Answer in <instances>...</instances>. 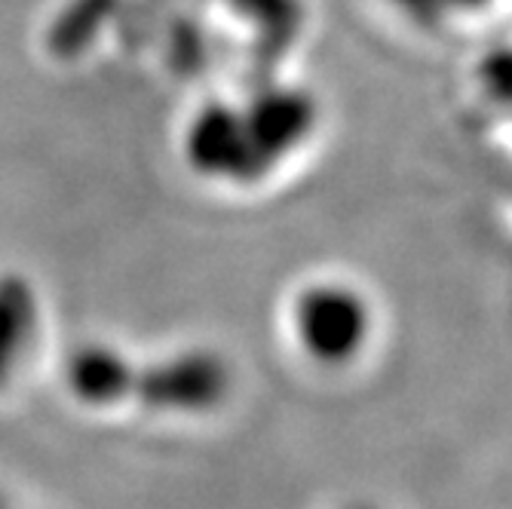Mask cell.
<instances>
[{"mask_svg":"<svg viewBox=\"0 0 512 509\" xmlns=\"http://www.w3.org/2000/svg\"><path fill=\"white\" fill-rule=\"evenodd\" d=\"M292 329L307 359L341 368L350 365L371 338V304L347 283H313L295 298Z\"/></svg>","mask_w":512,"mask_h":509,"instance_id":"cell-1","label":"cell"},{"mask_svg":"<svg viewBox=\"0 0 512 509\" xmlns=\"http://www.w3.org/2000/svg\"><path fill=\"white\" fill-rule=\"evenodd\" d=\"M234 384L230 365L215 350H184L135 372L132 393L151 411L203 414L218 408Z\"/></svg>","mask_w":512,"mask_h":509,"instance_id":"cell-2","label":"cell"},{"mask_svg":"<svg viewBox=\"0 0 512 509\" xmlns=\"http://www.w3.org/2000/svg\"><path fill=\"white\" fill-rule=\"evenodd\" d=\"M184 154L197 172L209 178L255 181L270 169L252 145L243 111L221 102L197 111L184 135Z\"/></svg>","mask_w":512,"mask_h":509,"instance_id":"cell-3","label":"cell"},{"mask_svg":"<svg viewBox=\"0 0 512 509\" xmlns=\"http://www.w3.org/2000/svg\"><path fill=\"white\" fill-rule=\"evenodd\" d=\"M243 120L258 157L273 166L310 135L316 108L298 89H270L243 111Z\"/></svg>","mask_w":512,"mask_h":509,"instance_id":"cell-4","label":"cell"},{"mask_svg":"<svg viewBox=\"0 0 512 509\" xmlns=\"http://www.w3.org/2000/svg\"><path fill=\"white\" fill-rule=\"evenodd\" d=\"M138 368L111 344L89 341L68 353L65 359V384L74 399L92 408L117 405L132 393Z\"/></svg>","mask_w":512,"mask_h":509,"instance_id":"cell-5","label":"cell"},{"mask_svg":"<svg viewBox=\"0 0 512 509\" xmlns=\"http://www.w3.org/2000/svg\"><path fill=\"white\" fill-rule=\"evenodd\" d=\"M40 322L34 283L22 273L0 276V387H7Z\"/></svg>","mask_w":512,"mask_h":509,"instance_id":"cell-6","label":"cell"},{"mask_svg":"<svg viewBox=\"0 0 512 509\" xmlns=\"http://www.w3.org/2000/svg\"><path fill=\"white\" fill-rule=\"evenodd\" d=\"M120 16V0H71V4L56 16L46 34L53 56L59 59H74L86 53L99 34L114 25Z\"/></svg>","mask_w":512,"mask_h":509,"instance_id":"cell-7","label":"cell"},{"mask_svg":"<svg viewBox=\"0 0 512 509\" xmlns=\"http://www.w3.org/2000/svg\"><path fill=\"white\" fill-rule=\"evenodd\" d=\"M445 4H451V7H463V10H479V7H485L488 0H445Z\"/></svg>","mask_w":512,"mask_h":509,"instance_id":"cell-8","label":"cell"},{"mask_svg":"<svg viewBox=\"0 0 512 509\" xmlns=\"http://www.w3.org/2000/svg\"><path fill=\"white\" fill-rule=\"evenodd\" d=\"M0 509H7V506H4V500H0Z\"/></svg>","mask_w":512,"mask_h":509,"instance_id":"cell-9","label":"cell"}]
</instances>
